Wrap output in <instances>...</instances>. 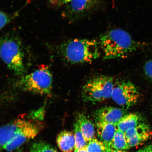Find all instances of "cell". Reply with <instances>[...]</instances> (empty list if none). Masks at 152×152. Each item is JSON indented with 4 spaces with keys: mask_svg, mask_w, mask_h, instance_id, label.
Instances as JSON below:
<instances>
[{
    "mask_svg": "<svg viewBox=\"0 0 152 152\" xmlns=\"http://www.w3.org/2000/svg\"><path fill=\"white\" fill-rule=\"evenodd\" d=\"M100 41L104 60L125 58L142 45L128 32L120 28L112 29L102 34Z\"/></svg>",
    "mask_w": 152,
    "mask_h": 152,
    "instance_id": "1",
    "label": "cell"
},
{
    "mask_svg": "<svg viewBox=\"0 0 152 152\" xmlns=\"http://www.w3.org/2000/svg\"><path fill=\"white\" fill-rule=\"evenodd\" d=\"M59 50L64 59L73 64L90 63L100 56L98 44L95 40H70L61 45Z\"/></svg>",
    "mask_w": 152,
    "mask_h": 152,
    "instance_id": "2",
    "label": "cell"
},
{
    "mask_svg": "<svg viewBox=\"0 0 152 152\" xmlns=\"http://www.w3.org/2000/svg\"><path fill=\"white\" fill-rule=\"evenodd\" d=\"M1 56L6 65L15 75H23L25 71L24 54L21 42L18 36L11 33L1 38Z\"/></svg>",
    "mask_w": 152,
    "mask_h": 152,
    "instance_id": "3",
    "label": "cell"
},
{
    "mask_svg": "<svg viewBox=\"0 0 152 152\" xmlns=\"http://www.w3.org/2000/svg\"><path fill=\"white\" fill-rule=\"evenodd\" d=\"M52 75L48 66L42 65L32 73L23 77L17 85L23 90L49 95L52 92Z\"/></svg>",
    "mask_w": 152,
    "mask_h": 152,
    "instance_id": "4",
    "label": "cell"
},
{
    "mask_svg": "<svg viewBox=\"0 0 152 152\" xmlns=\"http://www.w3.org/2000/svg\"><path fill=\"white\" fill-rule=\"evenodd\" d=\"M113 78L101 75L93 78L83 86L81 96L85 102H98L111 98L115 87Z\"/></svg>",
    "mask_w": 152,
    "mask_h": 152,
    "instance_id": "5",
    "label": "cell"
},
{
    "mask_svg": "<svg viewBox=\"0 0 152 152\" xmlns=\"http://www.w3.org/2000/svg\"><path fill=\"white\" fill-rule=\"evenodd\" d=\"M140 94L137 87L131 82H123L114 87L111 98L119 105L127 108L137 103Z\"/></svg>",
    "mask_w": 152,
    "mask_h": 152,
    "instance_id": "6",
    "label": "cell"
},
{
    "mask_svg": "<svg viewBox=\"0 0 152 152\" xmlns=\"http://www.w3.org/2000/svg\"><path fill=\"white\" fill-rule=\"evenodd\" d=\"M42 127V124L40 122L28 121L27 124L19 131L3 149L8 152L14 151L26 142L35 138Z\"/></svg>",
    "mask_w": 152,
    "mask_h": 152,
    "instance_id": "7",
    "label": "cell"
},
{
    "mask_svg": "<svg viewBox=\"0 0 152 152\" xmlns=\"http://www.w3.org/2000/svg\"><path fill=\"white\" fill-rule=\"evenodd\" d=\"M101 0H72L66 5L62 16L73 21L90 12L99 4Z\"/></svg>",
    "mask_w": 152,
    "mask_h": 152,
    "instance_id": "8",
    "label": "cell"
},
{
    "mask_svg": "<svg viewBox=\"0 0 152 152\" xmlns=\"http://www.w3.org/2000/svg\"><path fill=\"white\" fill-rule=\"evenodd\" d=\"M129 148L141 145L152 137V130L149 125L141 122L125 132Z\"/></svg>",
    "mask_w": 152,
    "mask_h": 152,
    "instance_id": "9",
    "label": "cell"
},
{
    "mask_svg": "<svg viewBox=\"0 0 152 152\" xmlns=\"http://www.w3.org/2000/svg\"><path fill=\"white\" fill-rule=\"evenodd\" d=\"M125 114L123 110L111 106L101 108L95 113L96 121H102L117 125Z\"/></svg>",
    "mask_w": 152,
    "mask_h": 152,
    "instance_id": "10",
    "label": "cell"
},
{
    "mask_svg": "<svg viewBox=\"0 0 152 152\" xmlns=\"http://www.w3.org/2000/svg\"><path fill=\"white\" fill-rule=\"evenodd\" d=\"M97 131L100 141L105 147L106 152L112 150V143L117 130L116 125L109 123L96 121Z\"/></svg>",
    "mask_w": 152,
    "mask_h": 152,
    "instance_id": "11",
    "label": "cell"
},
{
    "mask_svg": "<svg viewBox=\"0 0 152 152\" xmlns=\"http://www.w3.org/2000/svg\"><path fill=\"white\" fill-rule=\"evenodd\" d=\"M28 121L18 119L2 126L0 131V144L1 148L6 145L21 129L27 124Z\"/></svg>",
    "mask_w": 152,
    "mask_h": 152,
    "instance_id": "12",
    "label": "cell"
},
{
    "mask_svg": "<svg viewBox=\"0 0 152 152\" xmlns=\"http://www.w3.org/2000/svg\"><path fill=\"white\" fill-rule=\"evenodd\" d=\"M56 142L59 148L63 152H73L75 148V134L63 131L58 134Z\"/></svg>",
    "mask_w": 152,
    "mask_h": 152,
    "instance_id": "13",
    "label": "cell"
},
{
    "mask_svg": "<svg viewBox=\"0 0 152 152\" xmlns=\"http://www.w3.org/2000/svg\"><path fill=\"white\" fill-rule=\"evenodd\" d=\"M77 120L78 121L83 137L87 142L94 139L95 129L94 124L84 114L79 113Z\"/></svg>",
    "mask_w": 152,
    "mask_h": 152,
    "instance_id": "14",
    "label": "cell"
},
{
    "mask_svg": "<svg viewBox=\"0 0 152 152\" xmlns=\"http://www.w3.org/2000/svg\"><path fill=\"white\" fill-rule=\"evenodd\" d=\"M140 115L135 113L125 115L122 118L117 126L119 130L125 132L127 130L134 128L141 123Z\"/></svg>",
    "mask_w": 152,
    "mask_h": 152,
    "instance_id": "15",
    "label": "cell"
},
{
    "mask_svg": "<svg viewBox=\"0 0 152 152\" xmlns=\"http://www.w3.org/2000/svg\"><path fill=\"white\" fill-rule=\"evenodd\" d=\"M112 148L121 151L129 149L125 133L119 129L117 130L114 135Z\"/></svg>",
    "mask_w": 152,
    "mask_h": 152,
    "instance_id": "16",
    "label": "cell"
},
{
    "mask_svg": "<svg viewBox=\"0 0 152 152\" xmlns=\"http://www.w3.org/2000/svg\"><path fill=\"white\" fill-rule=\"evenodd\" d=\"M74 134L75 139V151L86 147L87 142L83 136L78 121H77L74 124Z\"/></svg>",
    "mask_w": 152,
    "mask_h": 152,
    "instance_id": "17",
    "label": "cell"
},
{
    "mask_svg": "<svg viewBox=\"0 0 152 152\" xmlns=\"http://www.w3.org/2000/svg\"><path fill=\"white\" fill-rule=\"evenodd\" d=\"M86 148L87 152H106L103 143L97 139L89 142Z\"/></svg>",
    "mask_w": 152,
    "mask_h": 152,
    "instance_id": "18",
    "label": "cell"
},
{
    "mask_svg": "<svg viewBox=\"0 0 152 152\" xmlns=\"http://www.w3.org/2000/svg\"><path fill=\"white\" fill-rule=\"evenodd\" d=\"M33 147L37 152H58L50 144L43 142L34 143Z\"/></svg>",
    "mask_w": 152,
    "mask_h": 152,
    "instance_id": "19",
    "label": "cell"
},
{
    "mask_svg": "<svg viewBox=\"0 0 152 152\" xmlns=\"http://www.w3.org/2000/svg\"><path fill=\"white\" fill-rule=\"evenodd\" d=\"M143 71L147 78L152 82V58L144 64Z\"/></svg>",
    "mask_w": 152,
    "mask_h": 152,
    "instance_id": "20",
    "label": "cell"
},
{
    "mask_svg": "<svg viewBox=\"0 0 152 152\" xmlns=\"http://www.w3.org/2000/svg\"><path fill=\"white\" fill-rule=\"evenodd\" d=\"M11 18L6 13L1 11L0 13V28L1 29L5 27L10 22Z\"/></svg>",
    "mask_w": 152,
    "mask_h": 152,
    "instance_id": "21",
    "label": "cell"
},
{
    "mask_svg": "<svg viewBox=\"0 0 152 152\" xmlns=\"http://www.w3.org/2000/svg\"><path fill=\"white\" fill-rule=\"evenodd\" d=\"M45 112V107L40 108L39 109L34 111L30 113V116L33 118V119H42Z\"/></svg>",
    "mask_w": 152,
    "mask_h": 152,
    "instance_id": "22",
    "label": "cell"
},
{
    "mask_svg": "<svg viewBox=\"0 0 152 152\" xmlns=\"http://www.w3.org/2000/svg\"><path fill=\"white\" fill-rule=\"evenodd\" d=\"M136 152H152V144L146 145Z\"/></svg>",
    "mask_w": 152,
    "mask_h": 152,
    "instance_id": "23",
    "label": "cell"
},
{
    "mask_svg": "<svg viewBox=\"0 0 152 152\" xmlns=\"http://www.w3.org/2000/svg\"><path fill=\"white\" fill-rule=\"evenodd\" d=\"M72 0H56L55 5H61L67 4L71 1Z\"/></svg>",
    "mask_w": 152,
    "mask_h": 152,
    "instance_id": "24",
    "label": "cell"
},
{
    "mask_svg": "<svg viewBox=\"0 0 152 152\" xmlns=\"http://www.w3.org/2000/svg\"><path fill=\"white\" fill-rule=\"evenodd\" d=\"M75 152H87L86 148H83V149H81L79 150V151H75Z\"/></svg>",
    "mask_w": 152,
    "mask_h": 152,
    "instance_id": "25",
    "label": "cell"
},
{
    "mask_svg": "<svg viewBox=\"0 0 152 152\" xmlns=\"http://www.w3.org/2000/svg\"><path fill=\"white\" fill-rule=\"evenodd\" d=\"M110 152H126V151H121V150H112Z\"/></svg>",
    "mask_w": 152,
    "mask_h": 152,
    "instance_id": "26",
    "label": "cell"
},
{
    "mask_svg": "<svg viewBox=\"0 0 152 152\" xmlns=\"http://www.w3.org/2000/svg\"><path fill=\"white\" fill-rule=\"evenodd\" d=\"M30 152H37V151L33 147H31Z\"/></svg>",
    "mask_w": 152,
    "mask_h": 152,
    "instance_id": "27",
    "label": "cell"
}]
</instances>
